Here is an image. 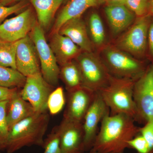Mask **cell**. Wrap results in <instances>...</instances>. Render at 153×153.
Here are the masks:
<instances>
[{
  "instance_id": "obj_20",
  "label": "cell",
  "mask_w": 153,
  "mask_h": 153,
  "mask_svg": "<svg viewBox=\"0 0 153 153\" xmlns=\"http://www.w3.org/2000/svg\"><path fill=\"white\" fill-rule=\"evenodd\" d=\"M37 13L38 24L43 29L50 25L63 0H30Z\"/></svg>"
},
{
  "instance_id": "obj_38",
  "label": "cell",
  "mask_w": 153,
  "mask_h": 153,
  "mask_svg": "<svg viewBox=\"0 0 153 153\" xmlns=\"http://www.w3.org/2000/svg\"><path fill=\"white\" fill-rule=\"evenodd\" d=\"M68 0H63V2L66 1H67Z\"/></svg>"
},
{
  "instance_id": "obj_17",
  "label": "cell",
  "mask_w": 153,
  "mask_h": 153,
  "mask_svg": "<svg viewBox=\"0 0 153 153\" xmlns=\"http://www.w3.org/2000/svg\"><path fill=\"white\" fill-rule=\"evenodd\" d=\"M49 45L61 66L74 60L82 52L70 38L58 32L53 33Z\"/></svg>"
},
{
  "instance_id": "obj_25",
  "label": "cell",
  "mask_w": 153,
  "mask_h": 153,
  "mask_svg": "<svg viewBox=\"0 0 153 153\" xmlns=\"http://www.w3.org/2000/svg\"><path fill=\"white\" fill-rule=\"evenodd\" d=\"M66 102L64 91L58 87L51 92L47 101V109L50 114H57L62 111Z\"/></svg>"
},
{
  "instance_id": "obj_14",
  "label": "cell",
  "mask_w": 153,
  "mask_h": 153,
  "mask_svg": "<svg viewBox=\"0 0 153 153\" xmlns=\"http://www.w3.org/2000/svg\"><path fill=\"white\" fill-rule=\"evenodd\" d=\"M38 55L31 37L28 36L16 41V69L26 77L41 72Z\"/></svg>"
},
{
  "instance_id": "obj_33",
  "label": "cell",
  "mask_w": 153,
  "mask_h": 153,
  "mask_svg": "<svg viewBox=\"0 0 153 153\" xmlns=\"http://www.w3.org/2000/svg\"><path fill=\"white\" fill-rule=\"evenodd\" d=\"M18 91L17 88H9L0 86V102L9 100Z\"/></svg>"
},
{
  "instance_id": "obj_8",
  "label": "cell",
  "mask_w": 153,
  "mask_h": 153,
  "mask_svg": "<svg viewBox=\"0 0 153 153\" xmlns=\"http://www.w3.org/2000/svg\"><path fill=\"white\" fill-rule=\"evenodd\" d=\"M133 98L137 121L145 124L153 119V65L150 63L144 74L135 81Z\"/></svg>"
},
{
  "instance_id": "obj_23",
  "label": "cell",
  "mask_w": 153,
  "mask_h": 153,
  "mask_svg": "<svg viewBox=\"0 0 153 153\" xmlns=\"http://www.w3.org/2000/svg\"><path fill=\"white\" fill-rule=\"evenodd\" d=\"M26 77L16 69L0 66V86L9 88L23 87Z\"/></svg>"
},
{
  "instance_id": "obj_18",
  "label": "cell",
  "mask_w": 153,
  "mask_h": 153,
  "mask_svg": "<svg viewBox=\"0 0 153 153\" xmlns=\"http://www.w3.org/2000/svg\"><path fill=\"white\" fill-rule=\"evenodd\" d=\"M103 3V0H69L55 21L53 33L59 32L62 26L69 20L80 17L87 9Z\"/></svg>"
},
{
  "instance_id": "obj_35",
  "label": "cell",
  "mask_w": 153,
  "mask_h": 153,
  "mask_svg": "<svg viewBox=\"0 0 153 153\" xmlns=\"http://www.w3.org/2000/svg\"><path fill=\"white\" fill-rule=\"evenodd\" d=\"M18 0H0V6H7Z\"/></svg>"
},
{
  "instance_id": "obj_11",
  "label": "cell",
  "mask_w": 153,
  "mask_h": 153,
  "mask_svg": "<svg viewBox=\"0 0 153 153\" xmlns=\"http://www.w3.org/2000/svg\"><path fill=\"white\" fill-rule=\"evenodd\" d=\"M110 110L102 99L99 92H96L92 103L87 111L82 122L84 133V145L85 152L92 149L98 133L99 124Z\"/></svg>"
},
{
  "instance_id": "obj_28",
  "label": "cell",
  "mask_w": 153,
  "mask_h": 153,
  "mask_svg": "<svg viewBox=\"0 0 153 153\" xmlns=\"http://www.w3.org/2000/svg\"><path fill=\"white\" fill-rule=\"evenodd\" d=\"M43 146L44 149V153H63L60 149L59 137L56 129L52 131L44 140Z\"/></svg>"
},
{
  "instance_id": "obj_36",
  "label": "cell",
  "mask_w": 153,
  "mask_h": 153,
  "mask_svg": "<svg viewBox=\"0 0 153 153\" xmlns=\"http://www.w3.org/2000/svg\"><path fill=\"white\" fill-rule=\"evenodd\" d=\"M149 15L153 17V0H150Z\"/></svg>"
},
{
  "instance_id": "obj_10",
  "label": "cell",
  "mask_w": 153,
  "mask_h": 153,
  "mask_svg": "<svg viewBox=\"0 0 153 153\" xmlns=\"http://www.w3.org/2000/svg\"><path fill=\"white\" fill-rule=\"evenodd\" d=\"M37 24L31 9L0 24V42H15L28 36Z\"/></svg>"
},
{
  "instance_id": "obj_34",
  "label": "cell",
  "mask_w": 153,
  "mask_h": 153,
  "mask_svg": "<svg viewBox=\"0 0 153 153\" xmlns=\"http://www.w3.org/2000/svg\"><path fill=\"white\" fill-rule=\"evenodd\" d=\"M107 6L125 5L126 0H103Z\"/></svg>"
},
{
  "instance_id": "obj_30",
  "label": "cell",
  "mask_w": 153,
  "mask_h": 153,
  "mask_svg": "<svg viewBox=\"0 0 153 153\" xmlns=\"http://www.w3.org/2000/svg\"><path fill=\"white\" fill-rule=\"evenodd\" d=\"M28 3L26 1H21L10 7L0 6V23L10 15L18 13L25 9Z\"/></svg>"
},
{
  "instance_id": "obj_2",
  "label": "cell",
  "mask_w": 153,
  "mask_h": 153,
  "mask_svg": "<svg viewBox=\"0 0 153 153\" xmlns=\"http://www.w3.org/2000/svg\"><path fill=\"white\" fill-rule=\"evenodd\" d=\"M49 121L47 111L36 112L14 125L9 129L7 153H14L25 147L33 145L43 146Z\"/></svg>"
},
{
  "instance_id": "obj_32",
  "label": "cell",
  "mask_w": 153,
  "mask_h": 153,
  "mask_svg": "<svg viewBox=\"0 0 153 153\" xmlns=\"http://www.w3.org/2000/svg\"><path fill=\"white\" fill-rule=\"evenodd\" d=\"M148 35V50L147 60L153 65V17L151 16Z\"/></svg>"
},
{
  "instance_id": "obj_19",
  "label": "cell",
  "mask_w": 153,
  "mask_h": 153,
  "mask_svg": "<svg viewBox=\"0 0 153 153\" xmlns=\"http://www.w3.org/2000/svg\"><path fill=\"white\" fill-rule=\"evenodd\" d=\"M36 112L31 104L25 100L18 91L8 100L6 118L9 129L19 122L35 114Z\"/></svg>"
},
{
  "instance_id": "obj_22",
  "label": "cell",
  "mask_w": 153,
  "mask_h": 153,
  "mask_svg": "<svg viewBox=\"0 0 153 153\" xmlns=\"http://www.w3.org/2000/svg\"><path fill=\"white\" fill-rule=\"evenodd\" d=\"M88 27L90 38L94 47L100 49L106 45V35L104 25L100 16L96 13L89 17Z\"/></svg>"
},
{
  "instance_id": "obj_24",
  "label": "cell",
  "mask_w": 153,
  "mask_h": 153,
  "mask_svg": "<svg viewBox=\"0 0 153 153\" xmlns=\"http://www.w3.org/2000/svg\"><path fill=\"white\" fill-rule=\"evenodd\" d=\"M16 42H0V66L16 69Z\"/></svg>"
},
{
  "instance_id": "obj_27",
  "label": "cell",
  "mask_w": 153,
  "mask_h": 153,
  "mask_svg": "<svg viewBox=\"0 0 153 153\" xmlns=\"http://www.w3.org/2000/svg\"><path fill=\"white\" fill-rule=\"evenodd\" d=\"M150 0H126L125 5L137 18L149 15Z\"/></svg>"
},
{
  "instance_id": "obj_12",
  "label": "cell",
  "mask_w": 153,
  "mask_h": 153,
  "mask_svg": "<svg viewBox=\"0 0 153 153\" xmlns=\"http://www.w3.org/2000/svg\"><path fill=\"white\" fill-rule=\"evenodd\" d=\"M63 153H84V133L82 123L63 118L56 128Z\"/></svg>"
},
{
  "instance_id": "obj_29",
  "label": "cell",
  "mask_w": 153,
  "mask_h": 153,
  "mask_svg": "<svg viewBox=\"0 0 153 153\" xmlns=\"http://www.w3.org/2000/svg\"><path fill=\"white\" fill-rule=\"evenodd\" d=\"M128 148L135 150L137 153H150L147 143L140 134L128 141Z\"/></svg>"
},
{
  "instance_id": "obj_37",
  "label": "cell",
  "mask_w": 153,
  "mask_h": 153,
  "mask_svg": "<svg viewBox=\"0 0 153 153\" xmlns=\"http://www.w3.org/2000/svg\"><path fill=\"white\" fill-rule=\"evenodd\" d=\"M87 153H100L97 152H94V151H89V152Z\"/></svg>"
},
{
  "instance_id": "obj_5",
  "label": "cell",
  "mask_w": 153,
  "mask_h": 153,
  "mask_svg": "<svg viewBox=\"0 0 153 153\" xmlns=\"http://www.w3.org/2000/svg\"><path fill=\"white\" fill-rule=\"evenodd\" d=\"M74 60L80 70L82 87L97 92L108 85L111 75L99 55L82 52Z\"/></svg>"
},
{
  "instance_id": "obj_9",
  "label": "cell",
  "mask_w": 153,
  "mask_h": 153,
  "mask_svg": "<svg viewBox=\"0 0 153 153\" xmlns=\"http://www.w3.org/2000/svg\"><path fill=\"white\" fill-rule=\"evenodd\" d=\"M52 87L40 72L26 77L20 93L22 98L32 105L36 112H46L48 110V98L53 91Z\"/></svg>"
},
{
  "instance_id": "obj_4",
  "label": "cell",
  "mask_w": 153,
  "mask_h": 153,
  "mask_svg": "<svg viewBox=\"0 0 153 153\" xmlns=\"http://www.w3.org/2000/svg\"><path fill=\"white\" fill-rule=\"evenodd\" d=\"M134 80L111 75L109 83L99 91L111 115L124 114L137 121V115L133 98Z\"/></svg>"
},
{
  "instance_id": "obj_21",
  "label": "cell",
  "mask_w": 153,
  "mask_h": 153,
  "mask_svg": "<svg viewBox=\"0 0 153 153\" xmlns=\"http://www.w3.org/2000/svg\"><path fill=\"white\" fill-rule=\"evenodd\" d=\"M60 75L66 85L67 91L82 86L81 74L78 65L73 60L61 66Z\"/></svg>"
},
{
  "instance_id": "obj_26",
  "label": "cell",
  "mask_w": 153,
  "mask_h": 153,
  "mask_svg": "<svg viewBox=\"0 0 153 153\" xmlns=\"http://www.w3.org/2000/svg\"><path fill=\"white\" fill-rule=\"evenodd\" d=\"M8 100L0 102V151L6 150L8 137L9 129L6 118Z\"/></svg>"
},
{
  "instance_id": "obj_6",
  "label": "cell",
  "mask_w": 153,
  "mask_h": 153,
  "mask_svg": "<svg viewBox=\"0 0 153 153\" xmlns=\"http://www.w3.org/2000/svg\"><path fill=\"white\" fill-rule=\"evenodd\" d=\"M151 17L148 15L137 18L114 45L137 59L147 60L148 30Z\"/></svg>"
},
{
  "instance_id": "obj_31",
  "label": "cell",
  "mask_w": 153,
  "mask_h": 153,
  "mask_svg": "<svg viewBox=\"0 0 153 153\" xmlns=\"http://www.w3.org/2000/svg\"><path fill=\"white\" fill-rule=\"evenodd\" d=\"M143 127L140 128L139 134L147 143L150 152L153 153V119L148 120Z\"/></svg>"
},
{
  "instance_id": "obj_7",
  "label": "cell",
  "mask_w": 153,
  "mask_h": 153,
  "mask_svg": "<svg viewBox=\"0 0 153 153\" xmlns=\"http://www.w3.org/2000/svg\"><path fill=\"white\" fill-rule=\"evenodd\" d=\"M30 37L36 47L42 76L50 85L56 86L59 81L60 69L55 55L47 43L44 29L37 23L30 32Z\"/></svg>"
},
{
  "instance_id": "obj_13",
  "label": "cell",
  "mask_w": 153,
  "mask_h": 153,
  "mask_svg": "<svg viewBox=\"0 0 153 153\" xmlns=\"http://www.w3.org/2000/svg\"><path fill=\"white\" fill-rule=\"evenodd\" d=\"M68 92L67 105L63 118L82 123L96 92L82 86Z\"/></svg>"
},
{
  "instance_id": "obj_16",
  "label": "cell",
  "mask_w": 153,
  "mask_h": 153,
  "mask_svg": "<svg viewBox=\"0 0 153 153\" xmlns=\"http://www.w3.org/2000/svg\"><path fill=\"white\" fill-rule=\"evenodd\" d=\"M105 12L111 33L114 36L123 33L133 24L137 18L125 5L107 6Z\"/></svg>"
},
{
  "instance_id": "obj_1",
  "label": "cell",
  "mask_w": 153,
  "mask_h": 153,
  "mask_svg": "<svg viewBox=\"0 0 153 153\" xmlns=\"http://www.w3.org/2000/svg\"><path fill=\"white\" fill-rule=\"evenodd\" d=\"M127 115L107 114L90 151L100 153H124L128 142L139 134L140 128Z\"/></svg>"
},
{
  "instance_id": "obj_3",
  "label": "cell",
  "mask_w": 153,
  "mask_h": 153,
  "mask_svg": "<svg viewBox=\"0 0 153 153\" xmlns=\"http://www.w3.org/2000/svg\"><path fill=\"white\" fill-rule=\"evenodd\" d=\"M100 56L111 75L135 81L146 70L147 60L135 58L118 49L113 44H108L100 49Z\"/></svg>"
},
{
  "instance_id": "obj_15",
  "label": "cell",
  "mask_w": 153,
  "mask_h": 153,
  "mask_svg": "<svg viewBox=\"0 0 153 153\" xmlns=\"http://www.w3.org/2000/svg\"><path fill=\"white\" fill-rule=\"evenodd\" d=\"M58 33L70 38L82 52H94V46L88 35L85 22L81 17L66 22Z\"/></svg>"
},
{
  "instance_id": "obj_39",
  "label": "cell",
  "mask_w": 153,
  "mask_h": 153,
  "mask_svg": "<svg viewBox=\"0 0 153 153\" xmlns=\"http://www.w3.org/2000/svg\"><path fill=\"white\" fill-rule=\"evenodd\" d=\"M0 153H1V152H0Z\"/></svg>"
}]
</instances>
